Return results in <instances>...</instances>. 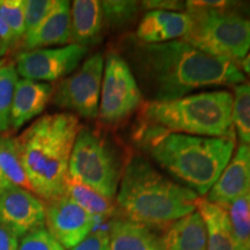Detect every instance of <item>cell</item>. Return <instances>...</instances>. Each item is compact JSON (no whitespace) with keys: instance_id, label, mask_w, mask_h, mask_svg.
I'll use <instances>...</instances> for the list:
<instances>
[{"instance_id":"cell-24","label":"cell","mask_w":250,"mask_h":250,"mask_svg":"<svg viewBox=\"0 0 250 250\" xmlns=\"http://www.w3.org/2000/svg\"><path fill=\"white\" fill-rule=\"evenodd\" d=\"M104 24L111 29H124L131 26L142 9V2L131 0H107L101 1Z\"/></svg>"},{"instance_id":"cell-15","label":"cell","mask_w":250,"mask_h":250,"mask_svg":"<svg viewBox=\"0 0 250 250\" xmlns=\"http://www.w3.org/2000/svg\"><path fill=\"white\" fill-rule=\"evenodd\" d=\"M71 42V2L56 0L55 6L35 29L23 36L24 51L67 45Z\"/></svg>"},{"instance_id":"cell-28","label":"cell","mask_w":250,"mask_h":250,"mask_svg":"<svg viewBox=\"0 0 250 250\" xmlns=\"http://www.w3.org/2000/svg\"><path fill=\"white\" fill-rule=\"evenodd\" d=\"M19 250H66L45 228L34 230L19 241Z\"/></svg>"},{"instance_id":"cell-23","label":"cell","mask_w":250,"mask_h":250,"mask_svg":"<svg viewBox=\"0 0 250 250\" xmlns=\"http://www.w3.org/2000/svg\"><path fill=\"white\" fill-rule=\"evenodd\" d=\"M230 227L239 250H250V203L249 193L230 203L227 208Z\"/></svg>"},{"instance_id":"cell-13","label":"cell","mask_w":250,"mask_h":250,"mask_svg":"<svg viewBox=\"0 0 250 250\" xmlns=\"http://www.w3.org/2000/svg\"><path fill=\"white\" fill-rule=\"evenodd\" d=\"M250 191V145L241 144L220 177L208 192V202L227 208Z\"/></svg>"},{"instance_id":"cell-29","label":"cell","mask_w":250,"mask_h":250,"mask_svg":"<svg viewBox=\"0 0 250 250\" xmlns=\"http://www.w3.org/2000/svg\"><path fill=\"white\" fill-rule=\"evenodd\" d=\"M56 0H24V23L26 34H29L42 22L52 7Z\"/></svg>"},{"instance_id":"cell-1","label":"cell","mask_w":250,"mask_h":250,"mask_svg":"<svg viewBox=\"0 0 250 250\" xmlns=\"http://www.w3.org/2000/svg\"><path fill=\"white\" fill-rule=\"evenodd\" d=\"M120 49L148 101H171L205 87L246 83L235 62L206 54L183 40L149 44L126 36Z\"/></svg>"},{"instance_id":"cell-19","label":"cell","mask_w":250,"mask_h":250,"mask_svg":"<svg viewBox=\"0 0 250 250\" xmlns=\"http://www.w3.org/2000/svg\"><path fill=\"white\" fill-rule=\"evenodd\" d=\"M196 208L201 213L208 230L206 250H239L227 211L223 206L199 197L196 202Z\"/></svg>"},{"instance_id":"cell-20","label":"cell","mask_w":250,"mask_h":250,"mask_svg":"<svg viewBox=\"0 0 250 250\" xmlns=\"http://www.w3.org/2000/svg\"><path fill=\"white\" fill-rule=\"evenodd\" d=\"M110 250H162L161 241L148 227L120 219L109 228Z\"/></svg>"},{"instance_id":"cell-34","label":"cell","mask_w":250,"mask_h":250,"mask_svg":"<svg viewBox=\"0 0 250 250\" xmlns=\"http://www.w3.org/2000/svg\"><path fill=\"white\" fill-rule=\"evenodd\" d=\"M240 65H241L242 70L245 72V76H248L250 78V50L248 54H247L245 59L240 62Z\"/></svg>"},{"instance_id":"cell-27","label":"cell","mask_w":250,"mask_h":250,"mask_svg":"<svg viewBox=\"0 0 250 250\" xmlns=\"http://www.w3.org/2000/svg\"><path fill=\"white\" fill-rule=\"evenodd\" d=\"M0 18L9 28L17 44L26 34L24 0H0Z\"/></svg>"},{"instance_id":"cell-35","label":"cell","mask_w":250,"mask_h":250,"mask_svg":"<svg viewBox=\"0 0 250 250\" xmlns=\"http://www.w3.org/2000/svg\"><path fill=\"white\" fill-rule=\"evenodd\" d=\"M7 189H9V188L7 187V184L5 183V180H4V177H2V175L0 174V195H1V193Z\"/></svg>"},{"instance_id":"cell-17","label":"cell","mask_w":250,"mask_h":250,"mask_svg":"<svg viewBox=\"0 0 250 250\" xmlns=\"http://www.w3.org/2000/svg\"><path fill=\"white\" fill-rule=\"evenodd\" d=\"M104 19L101 1L76 0L71 2V42L88 48L102 39Z\"/></svg>"},{"instance_id":"cell-7","label":"cell","mask_w":250,"mask_h":250,"mask_svg":"<svg viewBox=\"0 0 250 250\" xmlns=\"http://www.w3.org/2000/svg\"><path fill=\"white\" fill-rule=\"evenodd\" d=\"M121 176L120 164L109 144L94 131L81 127L71 153L68 177L112 199Z\"/></svg>"},{"instance_id":"cell-38","label":"cell","mask_w":250,"mask_h":250,"mask_svg":"<svg viewBox=\"0 0 250 250\" xmlns=\"http://www.w3.org/2000/svg\"><path fill=\"white\" fill-rule=\"evenodd\" d=\"M249 203H250V191H249Z\"/></svg>"},{"instance_id":"cell-9","label":"cell","mask_w":250,"mask_h":250,"mask_svg":"<svg viewBox=\"0 0 250 250\" xmlns=\"http://www.w3.org/2000/svg\"><path fill=\"white\" fill-rule=\"evenodd\" d=\"M103 71L104 57L101 52L89 56L54 88V104L86 120H95L99 115Z\"/></svg>"},{"instance_id":"cell-6","label":"cell","mask_w":250,"mask_h":250,"mask_svg":"<svg viewBox=\"0 0 250 250\" xmlns=\"http://www.w3.org/2000/svg\"><path fill=\"white\" fill-rule=\"evenodd\" d=\"M191 27L183 41L206 54L239 65L250 50V19L234 9V1L223 8L204 7L187 1Z\"/></svg>"},{"instance_id":"cell-12","label":"cell","mask_w":250,"mask_h":250,"mask_svg":"<svg viewBox=\"0 0 250 250\" xmlns=\"http://www.w3.org/2000/svg\"><path fill=\"white\" fill-rule=\"evenodd\" d=\"M0 226L18 239L44 228V202L26 189L9 188L0 195Z\"/></svg>"},{"instance_id":"cell-32","label":"cell","mask_w":250,"mask_h":250,"mask_svg":"<svg viewBox=\"0 0 250 250\" xmlns=\"http://www.w3.org/2000/svg\"><path fill=\"white\" fill-rule=\"evenodd\" d=\"M0 250H19V239L0 226Z\"/></svg>"},{"instance_id":"cell-22","label":"cell","mask_w":250,"mask_h":250,"mask_svg":"<svg viewBox=\"0 0 250 250\" xmlns=\"http://www.w3.org/2000/svg\"><path fill=\"white\" fill-rule=\"evenodd\" d=\"M0 174L8 188H21L31 191L29 181L24 173L15 138L0 134Z\"/></svg>"},{"instance_id":"cell-10","label":"cell","mask_w":250,"mask_h":250,"mask_svg":"<svg viewBox=\"0 0 250 250\" xmlns=\"http://www.w3.org/2000/svg\"><path fill=\"white\" fill-rule=\"evenodd\" d=\"M88 48L70 44L57 48L36 49L18 55L15 68L22 79L50 83L73 73L86 57Z\"/></svg>"},{"instance_id":"cell-18","label":"cell","mask_w":250,"mask_h":250,"mask_svg":"<svg viewBox=\"0 0 250 250\" xmlns=\"http://www.w3.org/2000/svg\"><path fill=\"white\" fill-rule=\"evenodd\" d=\"M162 250H206L208 230L198 211H193L166 228Z\"/></svg>"},{"instance_id":"cell-21","label":"cell","mask_w":250,"mask_h":250,"mask_svg":"<svg viewBox=\"0 0 250 250\" xmlns=\"http://www.w3.org/2000/svg\"><path fill=\"white\" fill-rule=\"evenodd\" d=\"M65 195L70 197L83 210L93 215L96 220L110 218L116 211V206L112 199L102 196L101 193L94 191L90 188L83 186L77 181L68 177L65 186Z\"/></svg>"},{"instance_id":"cell-5","label":"cell","mask_w":250,"mask_h":250,"mask_svg":"<svg viewBox=\"0 0 250 250\" xmlns=\"http://www.w3.org/2000/svg\"><path fill=\"white\" fill-rule=\"evenodd\" d=\"M144 146L164 169L205 196L232 159L235 138L170 133Z\"/></svg>"},{"instance_id":"cell-8","label":"cell","mask_w":250,"mask_h":250,"mask_svg":"<svg viewBox=\"0 0 250 250\" xmlns=\"http://www.w3.org/2000/svg\"><path fill=\"white\" fill-rule=\"evenodd\" d=\"M143 104V94L126 61L111 50L104 61L98 117L114 126L129 118Z\"/></svg>"},{"instance_id":"cell-14","label":"cell","mask_w":250,"mask_h":250,"mask_svg":"<svg viewBox=\"0 0 250 250\" xmlns=\"http://www.w3.org/2000/svg\"><path fill=\"white\" fill-rule=\"evenodd\" d=\"M191 19L187 12L147 11L136 30V39L143 43L158 44L182 40L189 33Z\"/></svg>"},{"instance_id":"cell-31","label":"cell","mask_w":250,"mask_h":250,"mask_svg":"<svg viewBox=\"0 0 250 250\" xmlns=\"http://www.w3.org/2000/svg\"><path fill=\"white\" fill-rule=\"evenodd\" d=\"M142 8H146L148 11L158 9V11L180 12L186 9V2L176 1V0H148V1H142Z\"/></svg>"},{"instance_id":"cell-36","label":"cell","mask_w":250,"mask_h":250,"mask_svg":"<svg viewBox=\"0 0 250 250\" xmlns=\"http://www.w3.org/2000/svg\"><path fill=\"white\" fill-rule=\"evenodd\" d=\"M6 52H7V50H6L4 43H2V40L0 39V56H4Z\"/></svg>"},{"instance_id":"cell-16","label":"cell","mask_w":250,"mask_h":250,"mask_svg":"<svg viewBox=\"0 0 250 250\" xmlns=\"http://www.w3.org/2000/svg\"><path fill=\"white\" fill-rule=\"evenodd\" d=\"M54 94V86L28 79H19L11 109V127L19 130L44 111Z\"/></svg>"},{"instance_id":"cell-25","label":"cell","mask_w":250,"mask_h":250,"mask_svg":"<svg viewBox=\"0 0 250 250\" xmlns=\"http://www.w3.org/2000/svg\"><path fill=\"white\" fill-rule=\"evenodd\" d=\"M232 120L241 143L250 145V83L234 86Z\"/></svg>"},{"instance_id":"cell-30","label":"cell","mask_w":250,"mask_h":250,"mask_svg":"<svg viewBox=\"0 0 250 250\" xmlns=\"http://www.w3.org/2000/svg\"><path fill=\"white\" fill-rule=\"evenodd\" d=\"M71 250H110L108 232L98 230V232L92 233L83 242Z\"/></svg>"},{"instance_id":"cell-3","label":"cell","mask_w":250,"mask_h":250,"mask_svg":"<svg viewBox=\"0 0 250 250\" xmlns=\"http://www.w3.org/2000/svg\"><path fill=\"white\" fill-rule=\"evenodd\" d=\"M232 110L233 94L224 89L171 101H146L139 108L134 138L143 146L170 133L235 138Z\"/></svg>"},{"instance_id":"cell-2","label":"cell","mask_w":250,"mask_h":250,"mask_svg":"<svg viewBox=\"0 0 250 250\" xmlns=\"http://www.w3.org/2000/svg\"><path fill=\"white\" fill-rule=\"evenodd\" d=\"M81 129L72 112H56L37 118L15 138L31 192L51 202L65 195L68 164Z\"/></svg>"},{"instance_id":"cell-37","label":"cell","mask_w":250,"mask_h":250,"mask_svg":"<svg viewBox=\"0 0 250 250\" xmlns=\"http://www.w3.org/2000/svg\"><path fill=\"white\" fill-rule=\"evenodd\" d=\"M7 64V62L5 61V59H2V58H0V68H1L2 66H5V65Z\"/></svg>"},{"instance_id":"cell-33","label":"cell","mask_w":250,"mask_h":250,"mask_svg":"<svg viewBox=\"0 0 250 250\" xmlns=\"http://www.w3.org/2000/svg\"><path fill=\"white\" fill-rule=\"evenodd\" d=\"M0 39L2 40V43H4L6 50H8L11 46L15 44V41L13 39V35H12L9 28L6 26V23L2 21V19L0 18Z\"/></svg>"},{"instance_id":"cell-26","label":"cell","mask_w":250,"mask_h":250,"mask_svg":"<svg viewBox=\"0 0 250 250\" xmlns=\"http://www.w3.org/2000/svg\"><path fill=\"white\" fill-rule=\"evenodd\" d=\"M19 74L14 62H7L0 68V134L11 127V109Z\"/></svg>"},{"instance_id":"cell-11","label":"cell","mask_w":250,"mask_h":250,"mask_svg":"<svg viewBox=\"0 0 250 250\" xmlns=\"http://www.w3.org/2000/svg\"><path fill=\"white\" fill-rule=\"evenodd\" d=\"M96 221L66 195L45 204L46 229L65 249H73L90 235Z\"/></svg>"},{"instance_id":"cell-4","label":"cell","mask_w":250,"mask_h":250,"mask_svg":"<svg viewBox=\"0 0 250 250\" xmlns=\"http://www.w3.org/2000/svg\"><path fill=\"white\" fill-rule=\"evenodd\" d=\"M198 198L190 188L167 179L143 156L131 155L122 173L116 201L125 220L167 228L196 211Z\"/></svg>"}]
</instances>
